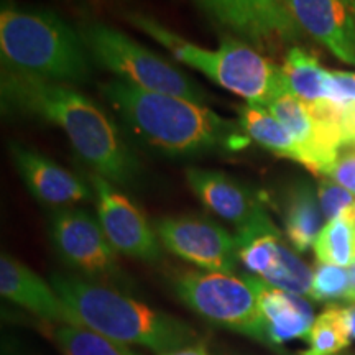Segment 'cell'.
I'll list each match as a JSON object with an SVG mask.
<instances>
[{
	"label": "cell",
	"instance_id": "4",
	"mask_svg": "<svg viewBox=\"0 0 355 355\" xmlns=\"http://www.w3.org/2000/svg\"><path fill=\"white\" fill-rule=\"evenodd\" d=\"M0 55L3 68L56 83H83L91 55L81 32L46 8L2 0Z\"/></svg>",
	"mask_w": 355,
	"mask_h": 355
},
{
	"label": "cell",
	"instance_id": "6",
	"mask_svg": "<svg viewBox=\"0 0 355 355\" xmlns=\"http://www.w3.org/2000/svg\"><path fill=\"white\" fill-rule=\"evenodd\" d=\"M92 60L132 86L204 104L206 91L180 68L121 30L94 21L81 28Z\"/></svg>",
	"mask_w": 355,
	"mask_h": 355
},
{
	"label": "cell",
	"instance_id": "31",
	"mask_svg": "<svg viewBox=\"0 0 355 355\" xmlns=\"http://www.w3.org/2000/svg\"><path fill=\"white\" fill-rule=\"evenodd\" d=\"M345 2H347V3H349V6H350V7H352V10L355 12V0H345Z\"/></svg>",
	"mask_w": 355,
	"mask_h": 355
},
{
	"label": "cell",
	"instance_id": "1",
	"mask_svg": "<svg viewBox=\"0 0 355 355\" xmlns=\"http://www.w3.org/2000/svg\"><path fill=\"white\" fill-rule=\"evenodd\" d=\"M0 94L6 112L28 115L60 127L96 175L121 186L137 180L140 165L119 128L96 102L71 84L2 68Z\"/></svg>",
	"mask_w": 355,
	"mask_h": 355
},
{
	"label": "cell",
	"instance_id": "15",
	"mask_svg": "<svg viewBox=\"0 0 355 355\" xmlns=\"http://www.w3.org/2000/svg\"><path fill=\"white\" fill-rule=\"evenodd\" d=\"M0 293L6 300L28 309L44 321L78 326L55 288L21 261L6 254L0 259Z\"/></svg>",
	"mask_w": 355,
	"mask_h": 355
},
{
	"label": "cell",
	"instance_id": "21",
	"mask_svg": "<svg viewBox=\"0 0 355 355\" xmlns=\"http://www.w3.org/2000/svg\"><path fill=\"white\" fill-rule=\"evenodd\" d=\"M266 107L300 145L301 152H303V166H306L309 146L313 141V122H311L304 102L286 87L275 96Z\"/></svg>",
	"mask_w": 355,
	"mask_h": 355
},
{
	"label": "cell",
	"instance_id": "18",
	"mask_svg": "<svg viewBox=\"0 0 355 355\" xmlns=\"http://www.w3.org/2000/svg\"><path fill=\"white\" fill-rule=\"evenodd\" d=\"M239 123L248 140H254L278 157L290 158L303 165V152L300 145L268 107L260 104L242 105L239 109Z\"/></svg>",
	"mask_w": 355,
	"mask_h": 355
},
{
	"label": "cell",
	"instance_id": "9",
	"mask_svg": "<svg viewBox=\"0 0 355 355\" xmlns=\"http://www.w3.org/2000/svg\"><path fill=\"white\" fill-rule=\"evenodd\" d=\"M50 237L61 259L92 278L119 277L117 252L99 220L84 209L63 207L50 222Z\"/></svg>",
	"mask_w": 355,
	"mask_h": 355
},
{
	"label": "cell",
	"instance_id": "13",
	"mask_svg": "<svg viewBox=\"0 0 355 355\" xmlns=\"http://www.w3.org/2000/svg\"><path fill=\"white\" fill-rule=\"evenodd\" d=\"M12 159L26 188L40 202L55 207L91 201L94 189L51 158L20 144L10 145Z\"/></svg>",
	"mask_w": 355,
	"mask_h": 355
},
{
	"label": "cell",
	"instance_id": "7",
	"mask_svg": "<svg viewBox=\"0 0 355 355\" xmlns=\"http://www.w3.org/2000/svg\"><path fill=\"white\" fill-rule=\"evenodd\" d=\"M175 291L183 303L207 321L239 332L257 343L268 344L265 319L250 277L232 273L188 272L175 279Z\"/></svg>",
	"mask_w": 355,
	"mask_h": 355
},
{
	"label": "cell",
	"instance_id": "29",
	"mask_svg": "<svg viewBox=\"0 0 355 355\" xmlns=\"http://www.w3.org/2000/svg\"><path fill=\"white\" fill-rule=\"evenodd\" d=\"M166 355H209L207 354V350L202 347V345H189V347H183L180 350H175V352H170Z\"/></svg>",
	"mask_w": 355,
	"mask_h": 355
},
{
	"label": "cell",
	"instance_id": "14",
	"mask_svg": "<svg viewBox=\"0 0 355 355\" xmlns=\"http://www.w3.org/2000/svg\"><path fill=\"white\" fill-rule=\"evenodd\" d=\"M186 180L207 209L234 224L237 230L266 211L255 189L222 171L189 168Z\"/></svg>",
	"mask_w": 355,
	"mask_h": 355
},
{
	"label": "cell",
	"instance_id": "10",
	"mask_svg": "<svg viewBox=\"0 0 355 355\" xmlns=\"http://www.w3.org/2000/svg\"><path fill=\"white\" fill-rule=\"evenodd\" d=\"M157 234L166 250L206 272L232 273L237 268V239L209 219L166 217L157 224Z\"/></svg>",
	"mask_w": 355,
	"mask_h": 355
},
{
	"label": "cell",
	"instance_id": "12",
	"mask_svg": "<svg viewBox=\"0 0 355 355\" xmlns=\"http://www.w3.org/2000/svg\"><path fill=\"white\" fill-rule=\"evenodd\" d=\"M304 33L355 66V12L345 0H283Z\"/></svg>",
	"mask_w": 355,
	"mask_h": 355
},
{
	"label": "cell",
	"instance_id": "17",
	"mask_svg": "<svg viewBox=\"0 0 355 355\" xmlns=\"http://www.w3.org/2000/svg\"><path fill=\"white\" fill-rule=\"evenodd\" d=\"M322 209L318 199V191L306 181H298L286 191L283 220L285 234L293 248L306 252L314 247L319 232L322 230Z\"/></svg>",
	"mask_w": 355,
	"mask_h": 355
},
{
	"label": "cell",
	"instance_id": "22",
	"mask_svg": "<svg viewBox=\"0 0 355 355\" xmlns=\"http://www.w3.org/2000/svg\"><path fill=\"white\" fill-rule=\"evenodd\" d=\"M53 334L63 355H137L125 345L83 326L60 324Z\"/></svg>",
	"mask_w": 355,
	"mask_h": 355
},
{
	"label": "cell",
	"instance_id": "19",
	"mask_svg": "<svg viewBox=\"0 0 355 355\" xmlns=\"http://www.w3.org/2000/svg\"><path fill=\"white\" fill-rule=\"evenodd\" d=\"M282 73L288 89L304 104L327 99L329 71L324 69L316 58L303 48L293 46L288 50Z\"/></svg>",
	"mask_w": 355,
	"mask_h": 355
},
{
	"label": "cell",
	"instance_id": "26",
	"mask_svg": "<svg viewBox=\"0 0 355 355\" xmlns=\"http://www.w3.org/2000/svg\"><path fill=\"white\" fill-rule=\"evenodd\" d=\"M327 99L340 105L355 102V73L329 71L327 76Z\"/></svg>",
	"mask_w": 355,
	"mask_h": 355
},
{
	"label": "cell",
	"instance_id": "2",
	"mask_svg": "<svg viewBox=\"0 0 355 355\" xmlns=\"http://www.w3.org/2000/svg\"><path fill=\"white\" fill-rule=\"evenodd\" d=\"M102 96L133 135L158 152L191 157L211 150L237 152L247 145L241 123L184 97L159 94L112 79L101 86Z\"/></svg>",
	"mask_w": 355,
	"mask_h": 355
},
{
	"label": "cell",
	"instance_id": "3",
	"mask_svg": "<svg viewBox=\"0 0 355 355\" xmlns=\"http://www.w3.org/2000/svg\"><path fill=\"white\" fill-rule=\"evenodd\" d=\"M51 286L78 326L114 343L141 345L158 355H166L198 340L196 332L181 319L150 308L114 288L58 273L51 277Z\"/></svg>",
	"mask_w": 355,
	"mask_h": 355
},
{
	"label": "cell",
	"instance_id": "27",
	"mask_svg": "<svg viewBox=\"0 0 355 355\" xmlns=\"http://www.w3.org/2000/svg\"><path fill=\"white\" fill-rule=\"evenodd\" d=\"M327 176L355 194V148L344 146Z\"/></svg>",
	"mask_w": 355,
	"mask_h": 355
},
{
	"label": "cell",
	"instance_id": "20",
	"mask_svg": "<svg viewBox=\"0 0 355 355\" xmlns=\"http://www.w3.org/2000/svg\"><path fill=\"white\" fill-rule=\"evenodd\" d=\"M314 254L319 263L343 268L355 263V206L343 216L327 220L314 242Z\"/></svg>",
	"mask_w": 355,
	"mask_h": 355
},
{
	"label": "cell",
	"instance_id": "11",
	"mask_svg": "<svg viewBox=\"0 0 355 355\" xmlns=\"http://www.w3.org/2000/svg\"><path fill=\"white\" fill-rule=\"evenodd\" d=\"M91 183L102 230L115 252L137 260L157 261L162 257V242L139 207L105 178L92 173Z\"/></svg>",
	"mask_w": 355,
	"mask_h": 355
},
{
	"label": "cell",
	"instance_id": "23",
	"mask_svg": "<svg viewBox=\"0 0 355 355\" xmlns=\"http://www.w3.org/2000/svg\"><path fill=\"white\" fill-rule=\"evenodd\" d=\"M309 350L303 355H337L350 344V336L345 327L343 308L329 306L314 321L309 336Z\"/></svg>",
	"mask_w": 355,
	"mask_h": 355
},
{
	"label": "cell",
	"instance_id": "25",
	"mask_svg": "<svg viewBox=\"0 0 355 355\" xmlns=\"http://www.w3.org/2000/svg\"><path fill=\"white\" fill-rule=\"evenodd\" d=\"M318 199L321 204L322 214L327 220L343 216L345 211L355 206V194L350 193L332 180L321 178L318 183Z\"/></svg>",
	"mask_w": 355,
	"mask_h": 355
},
{
	"label": "cell",
	"instance_id": "30",
	"mask_svg": "<svg viewBox=\"0 0 355 355\" xmlns=\"http://www.w3.org/2000/svg\"><path fill=\"white\" fill-rule=\"evenodd\" d=\"M349 290L347 296H345V301H349L350 304H355V263L349 266Z\"/></svg>",
	"mask_w": 355,
	"mask_h": 355
},
{
	"label": "cell",
	"instance_id": "16",
	"mask_svg": "<svg viewBox=\"0 0 355 355\" xmlns=\"http://www.w3.org/2000/svg\"><path fill=\"white\" fill-rule=\"evenodd\" d=\"M250 282L259 296L268 345H279L293 339H303L309 343L316 319L308 301L295 293L270 286L257 277H250Z\"/></svg>",
	"mask_w": 355,
	"mask_h": 355
},
{
	"label": "cell",
	"instance_id": "8",
	"mask_svg": "<svg viewBox=\"0 0 355 355\" xmlns=\"http://www.w3.org/2000/svg\"><path fill=\"white\" fill-rule=\"evenodd\" d=\"M217 25L259 51H277L303 37L283 0H194Z\"/></svg>",
	"mask_w": 355,
	"mask_h": 355
},
{
	"label": "cell",
	"instance_id": "5",
	"mask_svg": "<svg viewBox=\"0 0 355 355\" xmlns=\"http://www.w3.org/2000/svg\"><path fill=\"white\" fill-rule=\"evenodd\" d=\"M128 20L166 48L180 63L206 74L217 86L245 99L247 104L266 107L275 96L288 87L282 68L242 40L224 38L217 50H206L145 13H128Z\"/></svg>",
	"mask_w": 355,
	"mask_h": 355
},
{
	"label": "cell",
	"instance_id": "24",
	"mask_svg": "<svg viewBox=\"0 0 355 355\" xmlns=\"http://www.w3.org/2000/svg\"><path fill=\"white\" fill-rule=\"evenodd\" d=\"M349 290V272L343 266L318 263L314 270L313 286L309 296L316 301L332 303L337 300H345Z\"/></svg>",
	"mask_w": 355,
	"mask_h": 355
},
{
	"label": "cell",
	"instance_id": "28",
	"mask_svg": "<svg viewBox=\"0 0 355 355\" xmlns=\"http://www.w3.org/2000/svg\"><path fill=\"white\" fill-rule=\"evenodd\" d=\"M343 316L350 339H355V304H350L349 308H343Z\"/></svg>",
	"mask_w": 355,
	"mask_h": 355
}]
</instances>
